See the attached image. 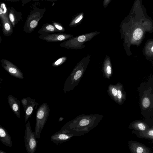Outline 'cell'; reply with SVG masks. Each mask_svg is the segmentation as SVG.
<instances>
[{
  "mask_svg": "<svg viewBox=\"0 0 153 153\" xmlns=\"http://www.w3.org/2000/svg\"><path fill=\"white\" fill-rule=\"evenodd\" d=\"M103 117L98 114H82L64 124L61 129H66L75 136H83L96 127Z\"/></svg>",
  "mask_w": 153,
  "mask_h": 153,
  "instance_id": "6da1fadb",
  "label": "cell"
},
{
  "mask_svg": "<svg viewBox=\"0 0 153 153\" xmlns=\"http://www.w3.org/2000/svg\"><path fill=\"white\" fill-rule=\"evenodd\" d=\"M88 61V58L84 57L77 64L65 82L64 93L71 91L78 85L84 74Z\"/></svg>",
  "mask_w": 153,
  "mask_h": 153,
  "instance_id": "7a4b0ae2",
  "label": "cell"
},
{
  "mask_svg": "<svg viewBox=\"0 0 153 153\" xmlns=\"http://www.w3.org/2000/svg\"><path fill=\"white\" fill-rule=\"evenodd\" d=\"M50 109L47 103L44 102L38 108L36 115V124L34 131L35 136L36 139L40 138V135L48 117Z\"/></svg>",
  "mask_w": 153,
  "mask_h": 153,
  "instance_id": "3957f363",
  "label": "cell"
},
{
  "mask_svg": "<svg viewBox=\"0 0 153 153\" xmlns=\"http://www.w3.org/2000/svg\"><path fill=\"white\" fill-rule=\"evenodd\" d=\"M139 105L141 114L148 119L153 117V94L151 92H144L140 94Z\"/></svg>",
  "mask_w": 153,
  "mask_h": 153,
  "instance_id": "277c9868",
  "label": "cell"
},
{
  "mask_svg": "<svg viewBox=\"0 0 153 153\" xmlns=\"http://www.w3.org/2000/svg\"><path fill=\"white\" fill-rule=\"evenodd\" d=\"M95 33L93 32L73 36L63 41L60 44V46L68 49H81L85 47L84 43L90 39Z\"/></svg>",
  "mask_w": 153,
  "mask_h": 153,
  "instance_id": "5b68a950",
  "label": "cell"
},
{
  "mask_svg": "<svg viewBox=\"0 0 153 153\" xmlns=\"http://www.w3.org/2000/svg\"><path fill=\"white\" fill-rule=\"evenodd\" d=\"M45 10V8L43 9L36 8L33 9L28 16L23 27V31L28 33L32 32L38 26Z\"/></svg>",
  "mask_w": 153,
  "mask_h": 153,
  "instance_id": "8992f818",
  "label": "cell"
},
{
  "mask_svg": "<svg viewBox=\"0 0 153 153\" xmlns=\"http://www.w3.org/2000/svg\"><path fill=\"white\" fill-rule=\"evenodd\" d=\"M24 140L27 152L28 153H35L37 147L38 141L35 136L34 132L32 131L30 120L25 125Z\"/></svg>",
  "mask_w": 153,
  "mask_h": 153,
  "instance_id": "52a82bcc",
  "label": "cell"
},
{
  "mask_svg": "<svg viewBox=\"0 0 153 153\" xmlns=\"http://www.w3.org/2000/svg\"><path fill=\"white\" fill-rule=\"evenodd\" d=\"M0 62L3 68L10 75L19 79L24 78L22 72L13 63L4 59H0Z\"/></svg>",
  "mask_w": 153,
  "mask_h": 153,
  "instance_id": "ba28073f",
  "label": "cell"
},
{
  "mask_svg": "<svg viewBox=\"0 0 153 153\" xmlns=\"http://www.w3.org/2000/svg\"><path fill=\"white\" fill-rule=\"evenodd\" d=\"M74 136V134L66 129H60L51 136V140L54 143L58 144L66 142Z\"/></svg>",
  "mask_w": 153,
  "mask_h": 153,
  "instance_id": "9c48e42d",
  "label": "cell"
},
{
  "mask_svg": "<svg viewBox=\"0 0 153 153\" xmlns=\"http://www.w3.org/2000/svg\"><path fill=\"white\" fill-rule=\"evenodd\" d=\"M74 36L73 35L59 33H52L45 35H40L39 39L47 42H55L64 41Z\"/></svg>",
  "mask_w": 153,
  "mask_h": 153,
  "instance_id": "30bf717a",
  "label": "cell"
},
{
  "mask_svg": "<svg viewBox=\"0 0 153 153\" xmlns=\"http://www.w3.org/2000/svg\"><path fill=\"white\" fill-rule=\"evenodd\" d=\"M128 146L132 153H152L151 148L139 142L130 140L128 141Z\"/></svg>",
  "mask_w": 153,
  "mask_h": 153,
  "instance_id": "8fae6325",
  "label": "cell"
},
{
  "mask_svg": "<svg viewBox=\"0 0 153 153\" xmlns=\"http://www.w3.org/2000/svg\"><path fill=\"white\" fill-rule=\"evenodd\" d=\"M9 106L14 113L18 118L20 117V101L17 98L10 94L7 97Z\"/></svg>",
  "mask_w": 153,
  "mask_h": 153,
  "instance_id": "7c38bea8",
  "label": "cell"
},
{
  "mask_svg": "<svg viewBox=\"0 0 153 153\" xmlns=\"http://www.w3.org/2000/svg\"><path fill=\"white\" fill-rule=\"evenodd\" d=\"M151 127L143 120H137L131 122L128 128L133 130L143 131L148 130Z\"/></svg>",
  "mask_w": 153,
  "mask_h": 153,
  "instance_id": "4fadbf2b",
  "label": "cell"
},
{
  "mask_svg": "<svg viewBox=\"0 0 153 153\" xmlns=\"http://www.w3.org/2000/svg\"><path fill=\"white\" fill-rule=\"evenodd\" d=\"M8 16L9 19L13 27L15 25L22 19V13L18 12L13 7L8 8Z\"/></svg>",
  "mask_w": 153,
  "mask_h": 153,
  "instance_id": "5bb4252c",
  "label": "cell"
},
{
  "mask_svg": "<svg viewBox=\"0 0 153 153\" xmlns=\"http://www.w3.org/2000/svg\"><path fill=\"white\" fill-rule=\"evenodd\" d=\"M39 103L36 102L35 99L30 98L26 106L24 108L25 113V120L26 123L28 119L30 118L33 113L34 109H36Z\"/></svg>",
  "mask_w": 153,
  "mask_h": 153,
  "instance_id": "9a60e30c",
  "label": "cell"
},
{
  "mask_svg": "<svg viewBox=\"0 0 153 153\" xmlns=\"http://www.w3.org/2000/svg\"><path fill=\"white\" fill-rule=\"evenodd\" d=\"M0 140L5 146L11 147L12 146L11 138L7 131L0 125Z\"/></svg>",
  "mask_w": 153,
  "mask_h": 153,
  "instance_id": "2e32d148",
  "label": "cell"
},
{
  "mask_svg": "<svg viewBox=\"0 0 153 153\" xmlns=\"http://www.w3.org/2000/svg\"><path fill=\"white\" fill-rule=\"evenodd\" d=\"M1 20L3 35L7 36H11L13 32V27L8 17H6Z\"/></svg>",
  "mask_w": 153,
  "mask_h": 153,
  "instance_id": "e0dca14e",
  "label": "cell"
},
{
  "mask_svg": "<svg viewBox=\"0 0 153 153\" xmlns=\"http://www.w3.org/2000/svg\"><path fill=\"white\" fill-rule=\"evenodd\" d=\"M132 132L138 138L153 140V126L149 129L143 131L133 130Z\"/></svg>",
  "mask_w": 153,
  "mask_h": 153,
  "instance_id": "ac0fdd59",
  "label": "cell"
},
{
  "mask_svg": "<svg viewBox=\"0 0 153 153\" xmlns=\"http://www.w3.org/2000/svg\"><path fill=\"white\" fill-rule=\"evenodd\" d=\"M59 33L52 24L46 23L44 24L38 31V33L41 35Z\"/></svg>",
  "mask_w": 153,
  "mask_h": 153,
  "instance_id": "d6986e66",
  "label": "cell"
},
{
  "mask_svg": "<svg viewBox=\"0 0 153 153\" xmlns=\"http://www.w3.org/2000/svg\"><path fill=\"white\" fill-rule=\"evenodd\" d=\"M117 103L119 105L123 104L126 99V93L123 91L122 87L120 85L117 86Z\"/></svg>",
  "mask_w": 153,
  "mask_h": 153,
  "instance_id": "ffe728a7",
  "label": "cell"
},
{
  "mask_svg": "<svg viewBox=\"0 0 153 153\" xmlns=\"http://www.w3.org/2000/svg\"><path fill=\"white\" fill-rule=\"evenodd\" d=\"M84 13L83 12L80 13L76 15L72 19L70 23L69 26L75 27L79 25L83 20Z\"/></svg>",
  "mask_w": 153,
  "mask_h": 153,
  "instance_id": "44dd1931",
  "label": "cell"
},
{
  "mask_svg": "<svg viewBox=\"0 0 153 153\" xmlns=\"http://www.w3.org/2000/svg\"><path fill=\"white\" fill-rule=\"evenodd\" d=\"M117 89V86H111L109 87L108 91V94L110 97L116 103Z\"/></svg>",
  "mask_w": 153,
  "mask_h": 153,
  "instance_id": "7402d4cb",
  "label": "cell"
},
{
  "mask_svg": "<svg viewBox=\"0 0 153 153\" xmlns=\"http://www.w3.org/2000/svg\"><path fill=\"white\" fill-rule=\"evenodd\" d=\"M7 16H8V9L5 4L2 3L0 5V18L1 20Z\"/></svg>",
  "mask_w": 153,
  "mask_h": 153,
  "instance_id": "603a6c76",
  "label": "cell"
},
{
  "mask_svg": "<svg viewBox=\"0 0 153 153\" xmlns=\"http://www.w3.org/2000/svg\"><path fill=\"white\" fill-rule=\"evenodd\" d=\"M68 58L66 56H63L58 58L52 64V66L54 67H57L61 65L67 60Z\"/></svg>",
  "mask_w": 153,
  "mask_h": 153,
  "instance_id": "cb8c5ba5",
  "label": "cell"
},
{
  "mask_svg": "<svg viewBox=\"0 0 153 153\" xmlns=\"http://www.w3.org/2000/svg\"><path fill=\"white\" fill-rule=\"evenodd\" d=\"M143 34V31L141 28H137L134 30L133 36L135 40L140 39L142 37Z\"/></svg>",
  "mask_w": 153,
  "mask_h": 153,
  "instance_id": "d4e9b609",
  "label": "cell"
},
{
  "mask_svg": "<svg viewBox=\"0 0 153 153\" xmlns=\"http://www.w3.org/2000/svg\"><path fill=\"white\" fill-rule=\"evenodd\" d=\"M52 24L58 30L59 33H62L65 31V30L64 27L60 23L55 21H53Z\"/></svg>",
  "mask_w": 153,
  "mask_h": 153,
  "instance_id": "484cf974",
  "label": "cell"
},
{
  "mask_svg": "<svg viewBox=\"0 0 153 153\" xmlns=\"http://www.w3.org/2000/svg\"><path fill=\"white\" fill-rule=\"evenodd\" d=\"M31 98L30 97H28L27 98H23L21 100V102L23 107L24 108L27 105L28 103Z\"/></svg>",
  "mask_w": 153,
  "mask_h": 153,
  "instance_id": "4316f807",
  "label": "cell"
},
{
  "mask_svg": "<svg viewBox=\"0 0 153 153\" xmlns=\"http://www.w3.org/2000/svg\"><path fill=\"white\" fill-rule=\"evenodd\" d=\"M111 0H104L103 5L105 8L108 6Z\"/></svg>",
  "mask_w": 153,
  "mask_h": 153,
  "instance_id": "83f0119b",
  "label": "cell"
},
{
  "mask_svg": "<svg viewBox=\"0 0 153 153\" xmlns=\"http://www.w3.org/2000/svg\"><path fill=\"white\" fill-rule=\"evenodd\" d=\"M106 72L108 74H110L111 73V68L110 66L108 65L106 68Z\"/></svg>",
  "mask_w": 153,
  "mask_h": 153,
  "instance_id": "f1b7e54d",
  "label": "cell"
},
{
  "mask_svg": "<svg viewBox=\"0 0 153 153\" xmlns=\"http://www.w3.org/2000/svg\"><path fill=\"white\" fill-rule=\"evenodd\" d=\"M64 119V118L63 117H61L59 119L58 122H61L62 120H63Z\"/></svg>",
  "mask_w": 153,
  "mask_h": 153,
  "instance_id": "f546056e",
  "label": "cell"
},
{
  "mask_svg": "<svg viewBox=\"0 0 153 153\" xmlns=\"http://www.w3.org/2000/svg\"><path fill=\"white\" fill-rule=\"evenodd\" d=\"M3 79L0 77V90L1 88V84L2 82V81L3 80Z\"/></svg>",
  "mask_w": 153,
  "mask_h": 153,
  "instance_id": "4dcf8cb0",
  "label": "cell"
},
{
  "mask_svg": "<svg viewBox=\"0 0 153 153\" xmlns=\"http://www.w3.org/2000/svg\"><path fill=\"white\" fill-rule=\"evenodd\" d=\"M46 0V1H58V0Z\"/></svg>",
  "mask_w": 153,
  "mask_h": 153,
  "instance_id": "1f68e13d",
  "label": "cell"
},
{
  "mask_svg": "<svg viewBox=\"0 0 153 153\" xmlns=\"http://www.w3.org/2000/svg\"><path fill=\"white\" fill-rule=\"evenodd\" d=\"M0 153H6V152L0 149Z\"/></svg>",
  "mask_w": 153,
  "mask_h": 153,
  "instance_id": "d6a6232c",
  "label": "cell"
},
{
  "mask_svg": "<svg viewBox=\"0 0 153 153\" xmlns=\"http://www.w3.org/2000/svg\"><path fill=\"white\" fill-rule=\"evenodd\" d=\"M2 41V38L1 36H0V45Z\"/></svg>",
  "mask_w": 153,
  "mask_h": 153,
  "instance_id": "836d02e7",
  "label": "cell"
},
{
  "mask_svg": "<svg viewBox=\"0 0 153 153\" xmlns=\"http://www.w3.org/2000/svg\"><path fill=\"white\" fill-rule=\"evenodd\" d=\"M151 51H152V52H153V46H152V48H151Z\"/></svg>",
  "mask_w": 153,
  "mask_h": 153,
  "instance_id": "e575fe53",
  "label": "cell"
}]
</instances>
